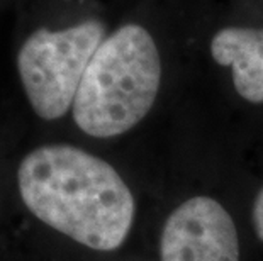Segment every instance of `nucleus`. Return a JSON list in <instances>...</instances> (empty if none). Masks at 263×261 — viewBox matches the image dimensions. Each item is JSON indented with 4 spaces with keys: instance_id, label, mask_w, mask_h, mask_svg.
<instances>
[{
    "instance_id": "f257e3e1",
    "label": "nucleus",
    "mask_w": 263,
    "mask_h": 261,
    "mask_svg": "<svg viewBox=\"0 0 263 261\" xmlns=\"http://www.w3.org/2000/svg\"><path fill=\"white\" fill-rule=\"evenodd\" d=\"M26 207L46 226L97 251L121 248L134 197L112 165L70 144L32 149L17 170Z\"/></svg>"
},
{
    "instance_id": "f03ea898",
    "label": "nucleus",
    "mask_w": 263,
    "mask_h": 261,
    "mask_svg": "<svg viewBox=\"0 0 263 261\" xmlns=\"http://www.w3.org/2000/svg\"><path fill=\"white\" fill-rule=\"evenodd\" d=\"M161 61L144 27L126 24L92 56L73 102V119L88 136L114 137L133 129L153 107Z\"/></svg>"
},
{
    "instance_id": "7ed1b4c3",
    "label": "nucleus",
    "mask_w": 263,
    "mask_h": 261,
    "mask_svg": "<svg viewBox=\"0 0 263 261\" xmlns=\"http://www.w3.org/2000/svg\"><path fill=\"white\" fill-rule=\"evenodd\" d=\"M105 39V26L88 19L61 31L39 27L17 54V71L32 110L57 121L73 107L87 66Z\"/></svg>"
},
{
    "instance_id": "20e7f679",
    "label": "nucleus",
    "mask_w": 263,
    "mask_h": 261,
    "mask_svg": "<svg viewBox=\"0 0 263 261\" xmlns=\"http://www.w3.org/2000/svg\"><path fill=\"white\" fill-rule=\"evenodd\" d=\"M160 256L161 261H239L233 217L214 198H189L165 222Z\"/></svg>"
},
{
    "instance_id": "39448f33",
    "label": "nucleus",
    "mask_w": 263,
    "mask_h": 261,
    "mask_svg": "<svg viewBox=\"0 0 263 261\" xmlns=\"http://www.w3.org/2000/svg\"><path fill=\"white\" fill-rule=\"evenodd\" d=\"M217 65L229 66L236 92L251 104H263V29L224 27L211 41Z\"/></svg>"
},
{
    "instance_id": "423d86ee",
    "label": "nucleus",
    "mask_w": 263,
    "mask_h": 261,
    "mask_svg": "<svg viewBox=\"0 0 263 261\" xmlns=\"http://www.w3.org/2000/svg\"><path fill=\"white\" fill-rule=\"evenodd\" d=\"M251 217H253V226H255L256 236H258V239L263 243V188L253 202V212H251Z\"/></svg>"
}]
</instances>
